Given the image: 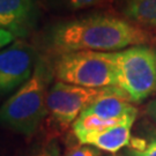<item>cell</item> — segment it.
I'll return each mask as SVG.
<instances>
[{"instance_id": "6da1fadb", "label": "cell", "mask_w": 156, "mask_h": 156, "mask_svg": "<svg viewBox=\"0 0 156 156\" xmlns=\"http://www.w3.org/2000/svg\"><path fill=\"white\" fill-rule=\"evenodd\" d=\"M50 45L59 53L74 51L116 52L147 45L151 34L127 20L111 15H93L59 23L49 35Z\"/></svg>"}, {"instance_id": "5bb4252c", "label": "cell", "mask_w": 156, "mask_h": 156, "mask_svg": "<svg viewBox=\"0 0 156 156\" xmlns=\"http://www.w3.org/2000/svg\"><path fill=\"white\" fill-rule=\"evenodd\" d=\"M14 38H15V37H14L11 33H8V31H6V30H2V29H1V46L7 45L9 42L14 41Z\"/></svg>"}, {"instance_id": "9a60e30c", "label": "cell", "mask_w": 156, "mask_h": 156, "mask_svg": "<svg viewBox=\"0 0 156 156\" xmlns=\"http://www.w3.org/2000/svg\"><path fill=\"white\" fill-rule=\"evenodd\" d=\"M147 112H148V115L156 122V100L151 101V103L148 104V106H147Z\"/></svg>"}, {"instance_id": "ba28073f", "label": "cell", "mask_w": 156, "mask_h": 156, "mask_svg": "<svg viewBox=\"0 0 156 156\" xmlns=\"http://www.w3.org/2000/svg\"><path fill=\"white\" fill-rule=\"evenodd\" d=\"M135 119H129L123 124H119L100 132L81 134L75 136L80 144L94 146L102 151L115 154L122 148L126 147L131 141V128Z\"/></svg>"}, {"instance_id": "4fadbf2b", "label": "cell", "mask_w": 156, "mask_h": 156, "mask_svg": "<svg viewBox=\"0 0 156 156\" xmlns=\"http://www.w3.org/2000/svg\"><path fill=\"white\" fill-rule=\"evenodd\" d=\"M66 7L71 9H82L87 7L98 5L103 0H62Z\"/></svg>"}, {"instance_id": "5b68a950", "label": "cell", "mask_w": 156, "mask_h": 156, "mask_svg": "<svg viewBox=\"0 0 156 156\" xmlns=\"http://www.w3.org/2000/svg\"><path fill=\"white\" fill-rule=\"evenodd\" d=\"M108 88H84L57 81L48 94V115L59 131H65L90 103L105 94Z\"/></svg>"}, {"instance_id": "8fae6325", "label": "cell", "mask_w": 156, "mask_h": 156, "mask_svg": "<svg viewBox=\"0 0 156 156\" xmlns=\"http://www.w3.org/2000/svg\"><path fill=\"white\" fill-rule=\"evenodd\" d=\"M28 156H60V146L57 139H48L34 146Z\"/></svg>"}, {"instance_id": "52a82bcc", "label": "cell", "mask_w": 156, "mask_h": 156, "mask_svg": "<svg viewBox=\"0 0 156 156\" xmlns=\"http://www.w3.org/2000/svg\"><path fill=\"white\" fill-rule=\"evenodd\" d=\"M34 0H0V26L20 37L28 33L33 21Z\"/></svg>"}, {"instance_id": "2e32d148", "label": "cell", "mask_w": 156, "mask_h": 156, "mask_svg": "<svg viewBox=\"0 0 156 156\" xmlns=\"http://www.w3.org/2000/svg\"><path fill=\"white\" fill-rule=\"evenodd\" d=\"M108 156H118V155H113V154H112V155H108Z\"/></svg>"}, {"instance_id": "3957f363", "label": "cell", "mask_w": 156, "mask_h": 156, "mask_svg": "<svg viewBox=\"0 0 156 156\" xmlns=\"http://www.w3.org/2000/svg\"><path fill=\"white\" fill-rule=\"evenodd\" d=\"M117 84L132 103H140L156 93V49L131 46L112 52Z\"/></svg>"}, {"instance_id": "7a4b0ae2", "label": "cell", "mask_w": 156, "mask_h": 156, "mask_svg": "<svg viewBox=\"0 0 156 156\" xmlns=\"http://www.w3.org/2000/svg\"><path fill=\"white\" fill-rule=\"evenodd\" d=\"M53 75V68L39 58L31 78L1 106L2 124L24 136L36 133L48 116L46 98Z\"/></svg>"}, {"instance_id": "277c9868", "label": "cell", "mask_w": 156, "mask_h": 156, "mask_svg": "<svg viewBox=\"0 0 156 156\" xmlns=\"http://www.w3.org/2000/svg\"><path fill=\"white\" fill-rule=\"evenodd\" d=\"M58 81L84 88H104L117 84L112 52L74 51L60 53L53 66Z\"/></svg>"}, {"instance_id": "30bf717a", "label": "cell", "mask_w": 156, "mask_h": 156, "mask_svg": "<svg viewBox=\"0 0 156 156\" xmlns=\"http://www.w3.org/2000/svg\"><path fill=\"white\" fill-rule=\"evenodd\" d=\"M125 156H156V136H153L147 142L135 139Z\"/></svg>"}, {"instance_id": "9c48e42d", "label": "cell", "mask_w": 156, "mask_h": 156, "mask_svg": "<svg viewBox=\"0 0 156 156\" xmlns=\"http://www.w3.org/2000/svg\"><path fill=\"white\" fill-rule=\"evenodd\" d=\"M124 13L135 24L156 30V0H126Z\"/></svg>"}, {"instance_id": "8992f818", "label": "cell", "mask_w": 156, "mask_h": 156, "mask_svg": "<svg viewBox=\"0 0 156 156\" xmlns=\"http://www.w3.org/2000/svg\"><path fill=\"white\" fill-rule=\"evenodd\" d=\"M39 58L31 45L17 41L0 53L1 95L21 88L31 78Z\"/></svg>"}, {"instance_id": "7c38bea8", "label": "cell", "mask_w": 156, "mask_h": 156, "mask_svg": "<svg viewBox=\"0 0 156 156\" xmlns=\"http://www.w3.org/2000/svg\"><path fill=\"white\" fill-rule=\"evenodd\" d=\"M64 156H102V151L94 146L74 144L68 146Z\"/></svg>"}]
</instances>
